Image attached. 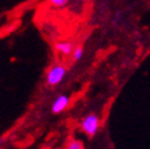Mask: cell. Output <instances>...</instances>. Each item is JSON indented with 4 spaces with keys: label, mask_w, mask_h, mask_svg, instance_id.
Masks as SVG:
<instances>
[{
    "label": "cell",
    "mask_w": 150,
    "mask_h": 149,
    "mask_svg": "<svg viewBox=\"0 0 150 149\" xmlns=\"http://www.w3.org/2000/svg\"><path fill=\"white\" fill-rule=\"evenodd\" d=\"M70 104V96L69 95H59L57 98L51 104V113L52 114H60L66 110V108Z\"/></svg>",
    "instance_id": "3"
},
{
    "label": "cell",
    "mask_w": 150,
    "mask_h": 149,
    "mask_svg": "<svg viewBox=\"0 0 150 149\" xmlns=\"http://www.w3.org/2000/svg\"><path fill=\"white\" fill-rule=\"evenodd\" d=\"M49 3L55 7H62L69 3V0H49Z\"/></svg>",
    "instance_id": "7"
},
{
    "label": "cell",
    "mask_w": 150,
    "mask_h": 149,
    "mask_svg": "<svg viewBox=\"0 0 150 149\" xmlns=\"http://www.w3.org/2000/svg\"><path fill=\"white\" fill-rule=\"evenodd\" d=\"M83 54H84V49L82 48V47H77V48H74V49H73V53H72L73 60H74V61L81 60L82 56H83Z\"/></svg>",
    "instance_id": "6"
},
{
    "label": "cell",
    "mask_w": 150,
    "mask_h": 149,
    "mask_svg": "<svg viewBox=\"0 0 150 149\" xmlns=\"http://www.w3.org/2000/svg\"><path fill=\"white\" fill-rule=\"evenodd\" d=\"M55 49L62 55H70L73 53V44L69 40H60L55 44Z\"/></svg>",
    "instance_id": "4"
},
{
    "label": "cell",
    "mask_w": 150,
    "mask_h": 149,
    "mask_svg": "<svg viewBox=\"0 0 150 149\" xmlns=\"http://www.w3.org/2000/svg\"><path fill=\"white\" fill-rule=\"evenodd\" d=\"M100 127V118L98 115L95 114H89L87 116H84L81 121V128L83 131L84 135H87L88 137H94L99 131Z\"/></svg>",
    "instance_id": "1"
},
{
    "label": "cell",
    "mask_w": 150,
    "mask_h": 149,
    "mask_svg": "<svg viewBox=\"0 0 150 149\" xmlns=\"http://www.w3.org/2000/svg\"><path fill=\"white\" fill-rule=\"evenodd\" d=\"M66 149H84V144L81 139H72L67 144Z\"/></svg>",
    "instance_id": "5"
},
{
    "label": "cell",
    "mask_w": 150,
    "mask_h": 149,
    "mask_svg": "<svg viewBox=\"0 0 150 149\" xmlns=\"http://www.w3.org/2000/svg\"><path fill=\"white\" fill-rule=\"evenodd\" d=\"M66 72L67 71L64 65H60V64L52 65L47 73V83L49 86H57L65 78Z\"/></svg>",
    "instance_id": "2"
}]
</instances>
